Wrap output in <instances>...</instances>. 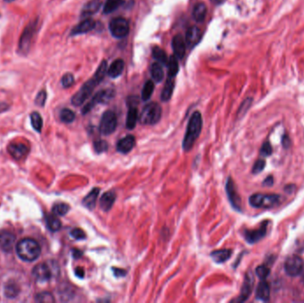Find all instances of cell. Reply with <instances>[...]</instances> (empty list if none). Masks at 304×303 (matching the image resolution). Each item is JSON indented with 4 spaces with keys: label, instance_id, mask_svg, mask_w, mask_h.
Segmentation results:
<instances>
[{
    "label": "cell",
    "instance_id": "6da1fadb",
    "mask_svg": "<svg viewBox=\"0 0 304 303\" xmlns=\"http://www.w3.org/2000/svg\"><path fill=\"white\" fill-rule=\"evenodd\" d=\"M107 62L102 61L101 64L97 68L96 72L94 73L93 77L85 82L83 86L81 87L76 94L72 97V103L74 106H80L84 103V101L88 99V97L92 94L93 90L97 84H100L101 81L104 78L106 73L108 72L107 70Z\"/></svg>",
    "mask_w": 304,
    "mask_h": 303
},
{
    "label": "cell",
    "instance_id": "7a4b0ae2",
    "mask_svg": "<svg viewBox=\"0 0 304 303\" xmlns=\"http://www.w3.org/2000/svg\"><path fill=\"white\" fill-rule=\"evenodd\" d=\"M203 120L202 116L199 111H195L190 117L188 127L186 129L184 139L182 142V148L184 152H190L196 144L197 140L200 135L202 130Z\"/></svg>",
    "mask_w": 304,
    "mask_h": 303
},
{
    "label": "cell",
    "instance_id": "3957f363",
    "mask_svg": "<svg viewBox=\"0 0 304 303\" xmlns=\"http://www.w3.org/2000/svg\"><path fill=\"white\" fill-rule=\"evenodd\" d=\"M16 253L22 261L31 262L40 256L41 248L37 241L31 238H24L17 244Z\"/></svg>",
    "mask_w": 304,
    "mask_h": 303
},
{
    "label": "cell",
    "instance_id": "277c9868",
    "mask_svg": "<svg viewBox=\"0 0 304 303\" xmlns=\"http://www.w3.org/2000/svg\"><path fill=\"white\" fill-rule=\"evenodd\" d=\"M162 116V109L156 102H151L145 105L140 114L139 121L142 125L153 126L159 122Z\"/></svg>",
    "mask_w": 304,
    "mask_h": 303
},
{
    "label": "cell",
    "instance_id": "5b68a950",
    "mask_svg": "<svg viewBox=\"0 0 304 303\" xmlns=\"http://www.w3.org/2000/svg\"><path fill=\"white\" fill-rule=\"evenodd\" d=\"M38 19L30 21L21 34V38L19 40V51L21 54L26 55L29 53L30 47L32 45L34 36L38 30Z\"/></svg>",
    "mask_w": 304,
    "mask_h": 303
},
{
    "label": "cell",
    "instance_id": "8992f818",
    "mask_svg": "<svg viewBox=\"0 0 304 303\" xmlns=\"http://www.w3.org/2000/svg\"><path fill=\"white\" fill-rule=\"evenodd\" d=\"M279 196L269 194H254L249 198L250 205L255 208H271L279 202Z\"/></svg>",
    "mask_w": 304,
    "mask_h": 303
},
{
    "label": "cell",
    "instance_id": "52a82bcc",
    "mask_svg": "<svg viewBox=\"0 0 304 303\" xmlns=\"http://www.w3.org/2000/svg\"><path fill=\"white\" fill-rule=\"evenodd\" d=\"M117 125H118V119L116 114L111 110H107L101 117L99 131L101 135L108 136L114 133L117 128Z\"/></svg>",
    "mask_w": 304,
    "mask_h": 303
},
{
    "label": "cell",
    "instance_id": "ba28073f",
    "mask_svg": "<svg viewBox=\"0 0 304 303\" xmlns=\"http://www.w3.org/2000/svg\"><path fill=\"white\" fill-rule=\"evenodd\" d=\"M115 95V92L112 89H106V90H101L97 93H95V95L92 98V100L89 101L86 105H84L82 113L85 115L88 113L91 110H93V108L98 104H104L107 103L108 101H110Z\"/></svg>",
    "mask_w": 304,
    "mask_h": 303
},
{
    "label": "cell",
    "instance_id": "9c48e42d",
    "mask_svg": "<svg viewBox=\"0 0 304 303\" xmlns=\"http://www.w3.org/2000/svg\"><path fill=\"white\" fill-rule=\"evenodd\" d=\"M110 31L116 38H124L129 33V23L122 17H118L110 22Z\"/></svg>",
    "mask_w": 304,
    "mask_h": 303
},
{
    "label": "cell",
    "instance_id": "30bf717a",
    "mask_svg": "<svg viewBox=\"0 0 304 303\" xmlns=\"http://www.w3.org/2000/svg\"><path fill=\"white\" fill-rule=\"evenodd\" d=\"M304 262L303 259L298 255H292L288 257L285 263V270L287 275L291 277H296L300 275L304 270Z\"/></svg>",
    "mask_w": 304,
    "mask_h": 303
},
{
    "label": "cell",
    "instance_id": "8fae6325",
    "mask_svg": "<svg viewBox=\"0 0 304 303\" xmlns=\"http://www.w3.org/2000/svg\"><path fill=\"white\" fill-rule=\"evenodd\" d=\"M53 274H54L53 269L49 264V262L38 263V265L34 267L33 270H32L34 278L38 282L40 283L49 281L53 277Z\"/></svg>",
    "mask_w": 304,
    "mask_h": 303
},
{
    "label": "cell",
    "instance_id": "7c38bea8",
    "mask_svg": "<svg viewBox=\"0 0 304 303\" xmlns=\"http://www.w3.org/2000/svg\"><path fill=\"white\" fill-rule=\"evenodd\" d=\"M16 237L11 232L2 230L0 232V248L5 253L13 251Z\"/></svg>",
    "mask_w": 304,
    "mask_h": 303
},
{
    "label": "cell",
    "instance_id": "4fadbf2b",
    "mask_svg": "<svg viewBox=\"0 0 304 303\" xmlns=\"http://www.w3.org/2000/svg\"><path fill=\"white\" fill-rule=\"evenodd\" d=\"M226 192L228 195V200L230 204L232 205V207L236 210H240L241 209V199L238 196V194L236 192L235 184L233 182L231 178H228L227 184H226Z\"/></svg>",
    "mask_w": 304,
    "mask_h": 303
},
{
    "label": "cell",
    "instance_id": "5bb4252c",
    "mask_svg": "<svg viewBox=\"0 0 304 303\" xmlns=\"http://www.w3.org/2000/svg\"><path fill=\"white\" fill-rule=\"evenodd\" d=\"M7 151H8L9 154L13 156V158L19 160L28 155L30 149L24 144L13 143V144H9Z\"/></svg>",
    "mask_w": 304,
    "mask_h": 303
},
{
    "label": "cell",
    "instance_id": "9a60e30c",
    "mask_svg": "<svg viewBox=\"0 0 304 303\" xmlns=\"http://www.w3.org/2000/svg\"><path fill=\"white\" fill-rule=\"evenodd\" d=\"M95 21L91 18H85L84 20L80 21L77 25L75 26L72 30V36H76L81 34L87 33L89 31L93 30L95 27Z\"/></svg>",
    "mask_w": 304,
    "mask_h": 303
},
{
    "label": "cell",
    "instance_id": "2e32d148",
    "mask_svg": "<svg viewBox=\"0 0 304 303\" xmlns=\"http://www.w3.org/2000/svg\"><path fill=\"white\" fill-rule=\"evenodd\" d=\"M172 47L174 56L178 60H182L186 52V42L182 35H176L175 37H173L172 40Z\"/></svg>",
    "mask_w": 304,
    "mask_h": 303
},
{
    "label": "cell",
    "instance_id": "e0dca14e",
    "mask_svg": "<svg viewBox=\"0 0 304 303\" xmlns=\"http://www.w3.org/2000/svg\"><path fill=\"white\" fill-rule=\"evenodd\" d=\"M201 40V30L197 26L190 27L186 32V44L192 48L199 44Z\"/></svg>",
    "mask_w": 304,
    "mask_h": 303
},
{
    "label": "cell",
    "instance_id": "ac0fdd59",
    "mask_svg": "<svg viewBox=\"0 0 304 303\" xmlns=\"http://www.w3.org/2000/svg\"><path fill=\"white\" fill-rule=\"evenodd\" d=\"M135 145V138L134 135H127L119 140L117 144V151L122 154H127L131 152Z\"/></svg>",
    "mask_w": 304,
    "mask_h": 303
},
{
    "label": "cell",
    "instance_id": "d6986e66",
    "mask_svg": "<svg viewBox=\"0 0 304 303\" xmlns=\"http://www.w3.org/2000/svg\"><path fill=\"white\" fill-rule=\"evenodd\" d=\"M253 278L252 274H246L245 276V281L243 284V287H242V290H241L240 296L239 298L236 300V302H239V303H243L246 300L248 299L249 295L252 293L253 290Z\"/></svg>",
    "mask_w": 304,
    "mask_h": 303
},
{
    "label": "cell",
    "instance_id": "ffe728a7",
    "mask_svg": "<svg viewBox=\"0 0 304 303\" xmlns=\"http://www.w3.org/2000/svg\"><path fill=\"white\" fill-rule=\"evenodd\" d=\"M116 194L114 191H107L101 196L100 199V207L103 212H109L112 208L116 201Z\"/></svg>",
    "mask_w": 304,
    "mask_h": 303
},
{
    "label": "cell",
    "instance_id": "44dd1931",
    "mask_svg": "<svg viewBox=\"0 0 304 303\" xmlns=\"http://www.w3.org/2000/svg\"><path fill=\"white\" fill-rule=\"evenodd\" d=\"M101 2L100 0H91L88 3L84 4V7L81 12V16L84 18H88V16L93 15L97 13L101 9Z\"/></svg>",
    "mask_w": 304,
    "mask_h": 303
},
{
    "label": "cell",
    "instance_id": "7402d4cb",
    "mask_svg": "<svg viewBox=\"0 0 304 303\" xmlns=\"http://www.w3.org/2000/svg\"><path fill=\"white\" fill-rule=\"evenodd\" d=\"M266 224H263L262 227L258 228V229L245 232V239L250 244H253L259 240L262 239V237L265 236V234H266Z\"/></svg>",
    "mask_w": 304,
    "mask_h": 303
},
{
    "label": "cell",
    "instance_id": "603a6c76",
    "mask_svg": "<svg viewBox=\"0 0 304 303\" xmlns=\"http://www.w3.org/2000/svg\"><path fill=\"white\" fill-rule=\"evenodd\" d=\"M100 193V189L99 188H93V190H91L83 199V206L88 208L89 210H93L96 201H97L98 196Z\"/></svg>",
    "mask_w": 304,
    "mask_h": 303
},
{
    "label": "cell",
    "instance_id": "cb8c5ba5",
    "mask_svg": "<svg viewBox=\"0 0 304 303\" xmlns=\"http://www.w3.org/2000/svg\"><path fill=\"white\" fill-rule=\"evenodd\" d=\"M124 69H125L124 61L121 59L116 60L112 64H110L107 73L111 78H117L122 74Z\"/></svg>",
    "mask_w": 304,
    "mask_h": 303
},
{
    "label": "cell",
    "instance_id": "d4e9b609",
    "mask_svg": "<svg viewBox=\"0 0 304 303\" xmlns=\"http://www.w3.org/2000/svg\"><path fill=\"white\" fill-rule=\"evenodd\" d=\"M231 250L229 249H220L212 252L210 256L216 263H224L231 256Z\"/></svg>",
    "mask_w": 304,
    "mask_h": 303
},
{
    "label": "cell",
    "instance_id": "484cf974",
    "mask_svg": "<svg viewBox=\"0 0 304 303\" xmlns=\"http://www.w3.org/2000/svg\"><path fill=\"white\" fill-rule=\"evenodd\" d=\"M207 7L205 3L199 2L198 4H195L194 8L192 11V16L195 21L198 22L205 20V18L207 16Z\"/></svg>",
    "mask_w": 304,
    "mask_h": 303
},
{
    "label": "cell",
    "instance_id": "4316f807",
    "mask_svg": "<svg viewBox=\"0 0 304 303\" xmlns=\"http://www.w3.org/2000/svg\"><path fill=\"white\" fill-rule=\"evenodd\" d=\"M270 286L269 284L262 280V282L259 284L257 289H256V298L258 300H261L263 302H267L270 300Z\"/></svg>",
    "mask_w": 304,
    "mask_h": 303
},
{
    "label": "cell",
    "instance_id": "83f0119b",
    "mask_svg": "<svg viewBox=\"0 0 304 303\" xmlns=\"http://www.w3.org/2000/svg\"><path fill=\"white\" fill-rule=\"evenodd\" d=\"M138 119H139L138 110L135 107L132 106L129 108V110L127 112V122H126L127 129H129V130L134 129L136 126V124H137Z\"/></svg>",
    "mask_w": 304,
    "mask_h": 303
},
{
    "label": "cell",
    "instance_id": "f1b7e54d",
    "mask_svg": "<svg viewBox=\"0 0 304 303\" xmlns=\"http://www.w3.org/2000/svg\"><path fill=\"white\" fill-rule=\"evenodd\" d=\"M173 88H174V82L172 77H169L165 82V86L161 93V100L163 101H168L173 95Z\"/></svg>",
    "mask_w": 304,
    "mask_h": 303
},
{
    "label": "cell",
    "instance_id": "f546056e",
    "mask_svg": "<svg viewBox=\"0 0 304 303\" xmlns=\"http://www.w3.org/2000/svg\"><path fill=\"white\" fill-rule=\"evenodd\" d=\"M20 294V287L16 283L10 282L5 285L4 289V295L6 298L13 299Z\"/></svg>",
    "mask_w": 304,
    "mask_h": 303
},
{
    "label": "cell",
    "instance_id": "4dcf8cb0",
    "mask_svg": "<svg viewBox=\"0 0 304 303\" xmlns=\"http://www.w3.org/2000/svg\"><path fill=\"white\" fill-rule=\"evenodd\" d=\"M46 222H47V227L50 229L51 231H58L62 227V223L55 214L47 215Z\"/></svg>",
    "mask_w": 304,
    "mask_h": 303
},
{
    "label": "cell",
    "instance_id": "1f68e13d",
    "mask_svg": "<svg viewBox=\"0 0 304 303\" xmlns=\"http://www.w3.org/2000/svg\"><path fill=\"white\" fill-rule=\"evenodd\" d=\"M152 55H153L154 59L156 60V62L158 64H160L161 65H166L167 64L168 59H167L166 54H165V51L163 50L160 47H153L152 48Z\"/></svg>",
    "mask_w": 304,
    "mask_h": 303
},
{
    "label": "cell",
    "instance_id": "d6a6232c",
    "mask_svg": "<svg viewBox=\"0 0 304 303\" xmlns=\"http://www.w3.org/2000/svg\"><path fill=\"white\" fill-rule=\"evenodd\" d=\"M151 74L152 78L156 82H161L164 78V71L160 64L155 63L151 66Z\"/></svg>",
    "mask_w": 304,
    "mask_h": 303
},
{
    "label": "cell",
    "instance_id": "836d02e7",
    "mask_svg": "<svg viewBox=\"0 0 304 303\" xmlns=\"http://www.w3.org/2000/svg\"><path fill=\"white\" fill-rule=\"evenodd\" d=\"M123 3L124 0H107L103 6V13H113L122 5Z\"/></svg>",
    "mask_w": 304,
    "mask_h": 303
},
{
    "label": "cell",
    "instance_id": "e575fe53",
    "mask_svg": "<svg viewBox=\"0 0 304 303\" xmlns=\"http://www.w3.org/2000/svg\"><path fill=\"white\" fill-rule=\"evenodd\" d=\"M167 68H168L169 77H173L177 75L179 72V64H178V59L174 55L170 56L167 62Z\"/></svg>",
    "mask_w": 304,
    "mask_h": 303
},
{
    "label": "cell",
    "instance_id": "d590c367",
    "mask_svg": "<svg viewBox=\"0 0 304 303\" xmlns=\"http://www.w3.org/2000/svg\"><path fill=\"white\" fill-rule=\"evenodd\" d=\"M30 122L35 130L38 133L41 132L43 127V119L40 114L38 112H32L30 115Z\"/></svg>",
    "mask_w": 304,
    "mask_h": 303
},
{
    "label": "cell",
    "instance_id": "8d00e7d4",
    "mask_svg": "<svg viewBox=\"0 0 304 303\" xmlns=\"http://www.w3.org/2000/svg\"><path fill=\"white\" fill-rule=\"evenodd\" d=\"M153 92H154V83L152 80H148L144 84V88H143L142 99L144 101H148L151 99Z\"/></svg>",
    "mask_w": 304,
    "mask_h": 303
},
{
    "label": "cell",
    "instance_id": "74e56055",
    "mask_svg": "<svg viewBox=\"0 0 304 303\" xmlns=\"http://www.w3.org/2000/svg\"><path fill=\"white\" fill-rule=\"evenodd\" d=\"M35 302L38 303H54L55 299L51 293L42 292L35 296Z\"/></svg>",
    "mask_w": 304,
    "mask_h": 303
},
{
    "label": "cell",
    "instance_id": "f35d334b",
    "mask_svg": "<svg viewBox=\"0 0 304 303\" xmlns=\"http://www.w3.org/2000/svg\"><path fill=\"white\" fill-rule=\"evenodd\" d=\"M75 118H76V115L72 110L64 109V110H61L60 118L63 122L70 124V123H72L75 120Z\"/></svg>",
    "mask_w": 304,
    "mask_h": 303
},
{
    "label": "cell",
    "instance_id": "ab89813d",
    "mask_svg": "<svg viewBox=\"0 0 304 303\" xmlns=\"http://www.w3.org/2000/svg\"><path fill=\"white\" fill-rule=\"evenodd\" d=\"M70 206L65 204V203H59V204H55L53 207V213L55 215H59V216H64L67 215L70 211Z\"/></svg>",
    "mask_w": 304,
    "mask_h": 303
},
{
    "label": "cell",
    "instance_id": "60d3db41",
    "mask_svg": "<svg viewBox=\"0 0 304 303\" xmlns=\"http://www.w3.org/2000/svg\"><path fill=\"white\" fill-rule=\"evenodd\" d=\"M93 148H94V151L97 152V153H102V152H105L108 151L109 149V144L103 140H99L94 142L93 144Z\"/></svg>",
    "mask_w": 304,
    "mask_h": 303
},
{
    "label": "cell",
    "instance_id": "b9f144b4",
    "mask_svg": "<svg viewBox=\"0 0 304 303\" xmlns=\"http://www.w3.org/2000/svg\"><path fill=\"white\" fill-rule=\"evenodd\" d=\"M74 82H75V79H74V76L72 75V73H66L62 78V84H63L64 88L71 87L72 84H74Z\"/></svg>",
    "mask_w": 304,
    "mask_h": 303
},
{
    "label": "cell",
    "instance_id": "7bdbcfd3",
    "mask_svg": "<svg viewBox=\"0 0 304 303\" xmlns=\"http://www.w3.org/2000/svg\"><path fill=\"white\" fill-rule=\"evenodd\" d=\"M270 269L266 265L259 266L256 269V275L262 280H264L270 275Z\"/></svg>",
    "mask_w": 304,
    "mask_h": 303
},
{
    "label": "cell",
    "instance_id": "ee69618b",
    "mask_svg": "<svg viewBox=\"0 0 304 303\" xmlns=\"http://www.w3.org/2000/svg\"><path fill=\"white\" fill-rule=\"evenodd\" d=\"M71 236L76 240H84L86 238V235L84 233L83 229H81L79 227H76V228H73L72 231H71Z\"/></svg>",
    "mask_w": 304,
    "mask_h": 303
},
{
    "label": "cell",
    "instance_id": "f6af8a7d",
    "mask_svg": "<svg viewBox=\"0 0 304 303\" xmlns=\"http://www.w3.org/2000/svg\"><path fill=\"white\" fill-rule=\"evenodd\" d=\"M47 92H46L45 90L40 91V92L38 93L37 97H36V99H35V103L38 106L43 107V106L45 105L46 101H47Z\"/></svg>",
    "mask_w": 304,
    "mask_h": 303
},
{
    "label": "cell",
    "instance_id": "bcb514c9",
    "mask_svg": "<svg viewBox=\"0 0 304 303\" xmlns=\"http://www.w3.org/2000/svg\"><path fill=\"white\" fill-rule=\"evenodd\" d=\"M264 167H265V161L262 159L258 160L257 162L253 165V173L257 174V173H261Z\"/></svg>",
    "mask_w": 304,
    "mask_h": 303
},
{
    "label": "cell",
    "instance_id": "7dc6e473",
    "mask_svg": "<svg viewBox=\"0 0 304 303\" xmlns=\"http://www.w3.org/2000/svg\"><path fill=\"white\" fill-rule=\"evenodd\" d=\"M271 153H272V147H271L270 143L267 142L265 144H263L262 149H261V155L262 156H268L271 155Z\"/></svg>",
    "mask_w": 304,
    "mask_h": 303
},
{
    "label": "cell",
    "instance_id": "c3c4849f",
    "mask_svg": "<svg viewBox=\"0 0 304 303\" xmlns=\"http://www.w3.org/2000/svg\"><path fill=\"white\" fill-rule=\"evenodd\" d=\"M113 272H114L115 276L118 278V277H125L127 274L125 270L118 269V268H113Z\"/></svg>",
    "mask_w": 304,
    "mask_h": 303
},
{
    "label": "cell",
    "instance_id": "681fc988",
    "mask_svg": "<svg viewBox=\"0 0 304 303\" xmlns=\"http://www.w3.org/2000/svg\"><path fill=\"white\" fill-rule=\"evenodd\" d=\"M75 274H76V277L79 278H83L84 277V270L83 268L80 267H77L76 270H75Z\"/></svg>",
    "mask_w": 304,
    "mask_h": 303
},
{
    "label": "cell",
    "instance_id": "f907efd6",
    "mask_svg": "<svg viewBox=\"0 0 304 303\" xmlns=\"http://www.w3.org/2000/svg\"><path fill=\"white\" fill-rule=\"evenodd\" d=\"M72 253H73V257H74L75 259H77V258L82 256V252L79 251V250H77V249L72 250Z\"/></svg>",
    "mask_w": 304,
    "mask_h": 303
},
{
    "label": "cell",
    "instance_id": "816d5d0a",
    "mask_svg": "<svg viewBox=\"0 0 304 303\" xmlns=\"http://www.w3.org/2000/svg\"><path fill=\"white\" fill-rule=\"evenodd\" d=\"M272 183H273V178H272V177L271 176H270L268 177L266 180L264 181V183H263V184L266 186H270L272 185Z\"/></svg>",
    "mask_w": 304,
    "mask_h": 303
},
{
    "label": "cell",
    "instance_id": "f5cc1de1",
    "mask_svg": "<svg viewBox=\"0 0 304 303\" xmlns=\"http://www.w3.org/2000/svg\"><path fill=\"white\" fill-rule=\"evenodd\" d=\"M7 110V105L5 103H0V112H3Z\"/></svg>",
    "mask_w": 304,
    "mask_h": 303
},
{
    "label": "cell",
    "instance_id": "db71d44e",
    "mask_svg": "<svg viewBox=\"0 0 304 303\" xmlns=\"http://www.w3.org/2000/svg\"><path fill=\"white\" fill-rule=\"evenodd\" d=\"M212 3L215 4H220L224 3V0H211Z\"/></svg>",
    "mask_w": 304,
    "mask_h": 303
},
{
    "label": "cell",
    "instance_id": "11a10c76",
    "mask_svg": "<svg viewBox=\"0 0 304 303\" xmlns=\"http://www.w3.org/2000/svg\"><path fill=\"white\" fill-rule=\"evenodd\" d=\"M4 2H7V3H12L13 1H15V0H4Z\"/></svg>",
    "mask_w": 304,
    "mask_h": 303
},
{
    "label": "cell",
    "instance_id": "9f6ffc18",
    "mask_svg": "<svg viewBox=\"0 0 304 303\" xmlns=\"http://www.w3.org/2000/svg\"></svg>",
    "mask_w": 304,
    "mask_h": 303
}]
</instances>
